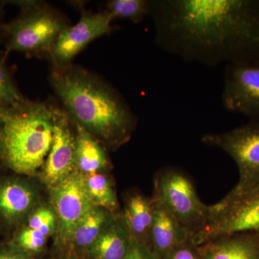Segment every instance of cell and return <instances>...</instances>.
I'll return each instance as SVG.
<instances>
[{
    "instance_id": "cell-22",
    "label": "cell",
    "mask_w": 259,
    "mask_h": 259,
    "mask_svg": "<svg viewBox=\"0 0 259 259\" xmlns=\"http://www.w3.org/2000/svg\"><path fill=\"white\" fill-rule=\"evenodd\" d=\"M116 18L126 19L138 24L148 16L147 0H111L107 2L104 10Z\"/></svg>"
},
{
    "instance_id": "cell-5",
    "label": "cell",
    "mask_w": 259,
    "mask_h": 259,
    "mask_svg": "<svg viewBox=\"0 0 259 259\" xmlns=\"http://www.w3.org/2000/svg\"><path fill=\"white\" fill-rule=\"evenodd\" d=\"M259 232V184L238 193L230 192L210 206L207 223L191 237L196 246L237 233Z\"/></svg>"
},
{
    "instance_id": "cell-12",
    "label": "cell",
    "mask_w": 259,
    "mask_h": 259,
    "mask_svg": "<svg viewBox=\"0 0 259 259\" xmlns=\"http://www.w3.org/2000/svg\"><path fill=\"white\" fill-rule=\"evenodd\" d=\"M44 201L41 187L31 177L0 179V224L8 228H20Z\"/></svg>"
},
{
    "instance_id": "cell-10",
    "label": "cell",
    "mask_w": 259,
    "mask_h": 259,
    "mask_svg": "<svg viewBox=\"0 0 259 259\" xmlns=\"http://www.w3.org/2000/svg\"><path fill=\"white\" fill-rule=\"evenodd\" d=\"M223 81L224 108L259 120V61L226 65Z\"/></svg>"
},
{
    "instance_id": "cell-28",
    "label": "cell",
    "mask_w": 259,
    "mask_h": 259,
    "mask_svg": "<svg viewBox=\"0 0 259 259\" xmlns=\"http://www.w3.org/2000/svg\"><path fill=\"white\" fill-rule=\"evenodd\" d=\"M6 5L5 1H0V37L3 36V30H2V27H3L4 22H3V18H4L5 13V6Z\"/></svg>"
},
{
    "instance_id": "cell-18",
    "label": "cell",
    "mask_w": 259,
    "mask_h": 259,
    "mask_svg": "<svg viewBox=\"0 0 259 259\" xmlns=\"http://www.w3.org/2000/svg\"><path fill=\"white\" fill-rule=\"evenodd\" d=\"M115 213L94 206L74 228L70 238V249L82 259Z\"/></svg>"
},
{
    "instance_id": "cell-9",
    "label": "cell",
    "mask_w": 259,
    "mask_h": 259,
    "mask_svg": "<svg viewBox=\"0 0 259 259\" xmlns=\"http://www.w3.org/2000/svg\"><path fill=\"white\" fill-rule=\"evenodd\" d=\"M113 20L112 15L105 10L95 13L81 7L78 23L63 30L51 49L49 59L51 66L63 67L73 64L74 58L89 44L115 31Z\"/></svg>"
},
{
    "instance_id": "cell-29",
    "label": "cell",
    "mask_w": 259,
    "mask_h": 259,
    "mask_svg": "<svg viewBox=\"0 0 259 259\" xmlns=\"http://www.w3.org/2000/svg\"><path fill=\"white\" fill-rule=\"evenodd\" d=\"M2 127H3V119H2L1 115H0V133H1Z\"/></svg>"
},
{
    "instance_id": "cell-11",
    "label": "cell",
    "mask_w": 259,
    "mask_h": 259,
    "mask_svg": "<svg viewBox=\"0 0 259 259\" xmlns=\"http://www.w3.org/2000/svg\"><path fill=\"white\" fill-rule=\"evenodd\" d=\"M62 107L58 106L54 120L51 150L39 175L41 184L49 190L76 171V130Z\"/></svg>"
},
{
    "instance_id": "cell-21",
    "label": "cell",
    "mask_w": 259,
    "mask_h": 259,
    "mask_svg": "<svg viewBox=\"0 0 259 259\" xmlns=\"http://www.w3.org/2000/svg\"><path fill=\"white\" fill-rule=\"evenodd\" d=\"M23 226L40 232L49 238L55 237L58 218L50 201H44L35 207Z\"/></svg>"
},
{
    "instance_id": "cell-7",
    "label": "cell",
    "mask_w": 259,
    "mask_h": 259,
    "mask_svg": "<svg viewBox=\"0 0 259 259\" xmlns=\"http://www.w3.org/2000/svg\"><path fill=\"white\" fill-rule=\"evenodd\" d=\"M202 141L221 148L236 162L240 179L231 192L238 193L259 184V120H250L226 132L204 135Z\"/></svg>"
},
{
    "instance_id": "cell-19",
    "label": "cell",
    "mask_w": 259,
    "mask_h": 259,
    "mask_svg": "<svg viewBox=\"0 0 259 259\" xmlns=\"http://www.w3.org/2000/svg\"><path fill=\"white\" fill-rule=\"evenodd\" d=\"M83 179L87 193L94 206L111 212H120L115 185L109 174H93L83 176Z\"/></svg>"
},
{
    "instance_id": "cell-16",
    "label": "cell",
    "mask_w": 259,
    "mask_h": 259,
    "mask_svg": "<svg viewBox=\"0 0 259 259\" xmlns=\"http://www.w3.org/2000/svg\"><path fill=\"white\" fill-rule=\"evenodd\" d=\"M76 130V171L82 176L110 173L112 163L107 149L82 127L74 123Z\"/></svg>"
},
{
    "instance_id": "cell-2",
    "label": "cell",
    "mask_w": 259,
    "mask_h": 259,
    "mask_svg": "<svg viewBox=\"0 0 259 259\" xmlns=\"http://www.w3.org/2000/svg\"><path fill=\"white\" fill-rule=\"evenodd\" d=\"M49 81L73 123L108 151L132 137L138 118L120 92L100 75L79 65L51 66Z\"/></svg>"
},
{
    "instance_id": "cell-20",
    "label": "cell",
    "mask_w": 259,
    "mask_h": 259,
    "mask_svg": "<svg viewBox=\"0 0 259 259\" xmlns=\"http://www.w3.org/2000/svg\"><path fill=\"white\" fill-rule=\"evenodd\" d=\"M49 238L40 232L22 226L10 243L32 258L40 259L46 256Z\"/></svg>"
},
{
    "instance_id": "cell-23",
    "label": "cell",
    "mask_w": 259,
    "mask_h": 259,
    "mask_svg": "<svg viewBox=\"0 0 259 259\" xmlns=\"http://www.w3.org/2000/svg\"><path fill=\"white\" fill-rule=\"evenodd\" d=\"M5 59H0V106H12L23 101L25 97L17 88Z\"/></svg>"
},
{
    "instance_id": "cell-24",
    "label": "cell",
    "mask_w": 259,
    "mask_h": 259,
    "mask_svg": "<svg viewBox=\"0 0 259 259\" xmlns=\"http://www.w3.org/2000/svg\"><path fill=\"white\" fill-rule=\"evenodd\" d=\"M162 259H202L198 248L190 241L177 247Z\"/></svg>"
},
{
    "instance_id": "cell-3",
    "label": "cell",
    "mask_w": 259,
    "mask_h": 259,
    "mask_svg": "<svg viewBox=\"0 0 259 259\" xmlns=\"http://www.w3.org/2000/svg\"><path fill=\"white\" fill-rule=\"evenodd\" d=\"M56 105L25 98L0 106V161L20 176H39L54 138Z\"/></svg>"
},
{
    "instance_id": "cell-13",
    "label": "cell",
    "mask_w": 259,
    "mask_h": 259,
    "mask_svg": "<svg viewBox=\"0 0 259 259\" xmlns=\"http://www.w3.org/2000/svg\"><path fill=\"white\" fill-rule=\"evenodd\" d=\"M154 200L153 219L150 233L149 247L158 258L165 255L190 241L192 233L159 202Z\"/></svg>"
},
{
    "instance_id": "cell-26",
    "label": "cell",
    "mask_w": 259,
    "mask_h": 259,
    "mask_svg": "<svg viewBox=\"0 0 259 259\" xmlns=\"http://www.w3.org/2000/svg\"><path fill=\"white\" fill-rule=\"evenodd\" d=\"M0 259H35L12 243L0 245Z\"/></svg>"
},
{
    "instance_id": "cell-27",
    "label": "cell",
    "mask_w": 259,
    "mask_h": 259,
    "mask_svg": "<svg viewBox=\"0 0 259 259\" xmlns=\"http://www.w3.org/2000/svg\"><path fill=\"white\" fill-rule=\"evenodd\" d=\"M40 259H81L71 249L61 250H52L49 255H46Z\"/></svg>"
},
{
    "instance_id": "cell-25",
    "label": "cell",
    "mask_w": 259,
    "mask_h": 259,
    "mask_svg": "<svg viewBox=\"0 0 259 259\" xmlns=\"http://www.w3.org/2000/svg\"><path fill=\"white\" fill-rule=\"evenodd\" d=\"M124 259H160L148 245L131 239V245L127 255Z\"/></svg>"
},
{
    "instance_id": "cell-17",
    "label": "cell",
    "mask_w": 259,
    "mask_h": 259,
    "mask_svg": "<svg viewBox=\"0 0 259 259\" xmlns=\"http://www.w3.org/2000/svg\"><path fill=\"white\" fill-rule=\"evenodd\" d=\"M154 200L138 191L127 194L122 213L132 238L149 247Z\"/></svg>"
},
{
    "instance_id": "cell-1",
    "label": "cell",
    "mask_w": 259,
    "mask_h": 259,
    "mask_svg": "<svg viewBox=\"0 0 259 259\" xmlns=\"http://www.w3.org/2000/svg\"><path fill=\"white\" fill-rule=\"evenodd\" d=\"M155 41L207 66L259 61V0H150Z\"/></svg>"
},
{
    "instance_id": "cell-6",
    "label": "cell",
    "mask_w": 259,
    "mask_h": 259,
    "mask_svg": "<svg viewBox=\"0 0 259 259\" xmlns=\"http://www.w3.org/2000/svg\"><path fill=\"white\" fill-rule=\"evenodd\" d=\"M153 197L187 228L192 236L208 220L210 206L202 203L192 181L179 168L166 167L156 174Z\"/></svg>"
},
{
    "instance_id": "cell-4",
    "label": "cell",
    "mask_w": 259,
    "mask_h": 259,
    "mask_svg": "<svg viewBox=\"0 0 259 259\" xmlns=\"http://www.w3.org/2000/svg\"><path fill=\"white\" fill-rule=\"evenodd\" d=\"M5 3L18 6L20 13L2 27L5 37L3 57L15 51L30 58L49 59L59 35L71 25L68 18L45 2L20 0Z\"/></svg>"
},
{
    "instance_id": "cell-14",
    "label": "cell",
    "mask_w": 259,
    "mask_h": 259,
    "mask_svg": "<svg viewBox=\"0 0 259 259\" xmlns=\"http://www.w3.org/2000/svg\"><path fill=\"white\" fill-rule=\"evenodd\" d=\"M197 248L202 259H259V232L219 237Z\"/></svg>"
},
{
    "instance_id": "cell-8",
    "label": "cell",
    "mask_w": 259,
    "mask_h": 259,
    "mask_svg": "<svg viewBox=\"0 0 259 259\" xmlns=\"http://www.w3.org/2000/svg\"><path fill=\"white\" fill-rule=\"evenodd\" d=\"M48 190L49 201L58 218V230L53 250L70 249V238L74 228L94 207L87 193L83 176L75 171Z\"/></svg>"
},
{
    "instance_id": "cell-15",
    "label": "cell",
    "mask_w": 259,
    "mask_h": 259,
    "mask_svg": "<svg viewBox=\"0 0 259 259\" xmlns=\"http://www.w3.org/2000/svg\"><path fill=\"white\" fill-rule=\"evenodd\" d=\"M131 237L122 212L115 213L82 259H124Z\"/></svg>"
}]
</instances>
